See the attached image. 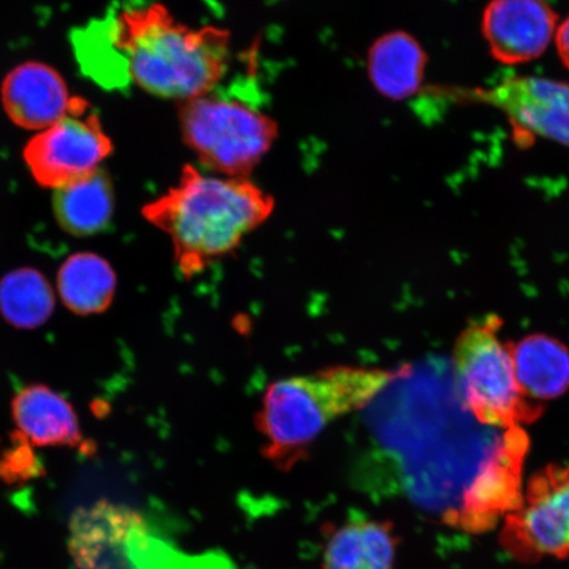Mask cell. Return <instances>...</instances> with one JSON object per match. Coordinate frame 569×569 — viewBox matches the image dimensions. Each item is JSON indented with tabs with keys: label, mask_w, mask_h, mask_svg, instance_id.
<instances>
[{
	"label": "cell",
	"mask_w": 569,
	"mask_h": 569,
	"mask_svg": "<svg viewBox=\"0 0 569 569\" xmlns=\"http://www.w3.org/2000/svg\"><path fill=\"white\" fill-rule=\"evenodd\" d=\"M78 61L107 89L137 87L180 103L217 91L231 62V33L191 27L160 3L116 6L77 31Z\"/></svg>",
	"instance_id": "cell-1"
},
{
	"label": "cell",
	"mask_w": 569,
	"mask_h": 569,
	"mask_svg": "<svg viewBox=\"0 0 569 569\" xmlns=\"http://www.w3.org/2000/svg\"><path fill=\"white\" fill-rule=\"evenodd\" d=\"M274 209V198L251 178L219 176L188 163L173 187L142 213L168 234L178 270L191 280L237 251Z\"/></svg>",
	"instance_id": "cell-2"
},
{
	"label": "cell",
	"mask_w": 569,
	"mask_h": 569,
	"mask_svg": "<svg viewBox=\"0 0 569 569\" xmlns=\"http://www.w3.org/2000/svg\"><path fill=\"white\" fill-rule=\"evenodd\" d=\"M395 377L381 368L333 366L270 383L256 415L262 455L289 471L332 423L367 409Z\"/></svg>",
	"instance_id": "cell-3"
},
{
	"label": "cell",
	"mask_w": 569,
	"mask_h": 569,
	"mask_svg": "<svg viewBox=\"0 0 569 569\" xmlns=\"http://www.w3.org/2000/svg\"><path fill=\"white\" fill-rule=\"evenodd\" d=\"M502 320L487 317L461 331L453 346L455 391L476 422L507 431L531 423L543 408L519 387L510 343L502 341Z\"/></svg>",
	"instance_id": "cell-4"
},
{
	"label": "cell",
	"mask_w": 569,
	"mask_h": 569,
	"mask_svg": "<svg viewBox=\"0 0 569 569\" xmlns=\"http://www.w3.org/2000/svg\"><path fill=\"white\" fill-rule=\"evenodd\" d=\"M178 122L198 167L234 178H251L280 131L276 120L258 107L216 91L180 103Z\"/></svg>",
	"instance_id": "cell-5"
},
{
	"label": "cell",
	"mask_w": 569,
	"mask_h": 569,
	"mask_svg": "<svg viewBox=\"0 0 569 569\" xmlns=\"http://www.w3.org/2000/svg\"><path fill=\"white\" fill-rule=\"evenodd\" d=\"M112 151L94 110L74 97L67 116L36 134L23 156L36 182L57 190L94 173Z\"/></svg>",
	"instance_id": "cell-6"
},
{
	"label": "cell",
	"mask_w": 569,
	"mask_h": 569,
	"mask_svg": "<svg viewBox=\"0 0 569 569\" xmlns=\"http://www.w3.org/2000/svg\"><path fill=\"white\" fill-rule=\"evenodd\" d=\"M503 546L517 559L569 555V465L547 466L533 475L521 502L505 517Z\"/></svg>",
	"instance_id": "cell-7"
},
{
	"label": "cell",
	"mask_w": 569,
	"mask_h": 569,
	"mask_svg": "<svg viewBox=\"0 0 569 569\" xmlns=\"http://www.w3.org/2000/svg\"><path fill=\"white\" fill-rule=\"evenodd\" d=\"M453 102L492 106L508 117L517 134L550 139L569 147V83L513 77L489 89H445Z\"/></svg>",
	"instance_id": "cell-8"
},
{
	"label": "cell",
	"mask_w": 569,
	"mask_h": 569,
	"mask_svg": "<svg viewBox=\"0 0 569 569\" xmlns=\"http://www.w3.org/2000/svg\"><path fill=\"white\" fill-rule=\"evenodd\" d=\"M557 21L545 0H492L483 12L482 32L495 59L516 66L545 53Z\"/></svg>",
	"instance_id": "cell-9"
},
{
	"label": "cell",
	"mask_w": 569,
	"mask_h": 569,
	"mask_svg": "<svg viewBox=\"0 0 569 569\" xmlns=\"http://www.w3.org/2000/svg\"><path fill=\"white\" fill-rule=\"evenodd\" d=\"M0 92L4 111L13 123L40 131L66 117L74 98L59 71L40 62L13 69Z\"/></svg>",
	"instance_id": "cell-10"
},
{
	"label": "cell",
	"mask_w": 569,
	"mask_h": 569,
	"mask_svg": "<svg viewBox=\"0 0 569 569\" xmlns=\"http://www.w3.org/2000/svg\"><path fill=\"white\" fill-rule=\"evenodd\" d=\"M400 537L393 525L351 519L325 529L322 569H396Z\"/></svg>",
	"instance_id": "cell-11"
},
{
	"label": "cell",
	"mask_w": 569,
	"mask_h": 569,
	"mask_svg": "<svg viewBox=\"0 0 569 569\" xmlns=\"http://www.w3.org/2000/svg\"><path fill=\"white\" fill-rule=\"evenodd\" d=\"M141 519L133 511L109 502L78 510L71 523L70 551L84 569H106V558L127 546Z\"/></svg>",
	"instance_id": "cell-12"
},
{
	"label": "cell",
	"mask_w": 569,
	"mask_h": 569,
	"mask_svg": "<svg viewBox=\"0 0 569 569\" xmlns=\"http://www.w3.org/2000/svg\"><path fill=\"white\" fill-rule=\"evenodd\" d=\"M517 380L531 401H549L569 389V350L560 340L540 336L510 343Z\"/></svg>",
	"instance_id": "cell-13"
},
{
	"label": "cell",
	"mask_w": 569,
	"mask_h": 569,
	"mask_svg": "<svg viewBox=\"0 0 569 569\" xmlns=\"http://www.w3.org/2000/svg\"><path fill=\"white\" fill-rule=\"evenodd\" d=\"M426 62V53L412 36L390 32L369 49L368 74L381 96L401 101L421 88Z\"/></svg>",
	"instance_id": "cell-14"
},
{
	"label": "cell",
	"mask_w": 569,
	"mask_h": 569,
	"mask_svg": "<svg viewBox=\"0 0 569 569\" xmlns=\"http://www.w3.org/2000/svg\"><path fill=\"white\" fill-rule=\"evenodd\" d=\"M53 210L57 222L76 237L101 232L113 212V189L104 170L80 178L56 190Z\"/></svg>",
	"instance_id": "cell-15"
},
{
	"label": "cell",
	"mask_w": 569,
	"mask_h": 569,
	"mask_svg": "<svg viewBox=\"0 0 569 569\" xmlns=\"http://www.w3.org/2000/svg\"><path fill=\"white\" fill-rule=\"evenodd\" d=\"M13 417L33 443L68 445L78 438V425L70 405L52 390L32 387L13 401Z\"/></svg>",
	"instance_id": "cell-16"
},
{
	"label": "cell",
	"mask_w": 569,
	"mask_h": 569,
	"mask_svg": "<svg viewBox=\"0 0 569 569\" xmlns=\"http://www.w3.org/2000/svg\"><path fill=\"white\" fill-rule=\"evenodd\" d=\"M59 289L68 308L78 315H92L110 305L116 291V276L99 256L80 253L62 266Z\"/></svg>",
	"instance_id": "cell-17"
},
{
	"label": "cell",
	"mask_w": 569,
	"mask_h": 569,
	"mask_svg": "<svg viewBox=\"0 0 569 569\" xmlns=\"http://www.w3.org/2000/svg\"><path fill=\"white\" fill-rule=\"evenodd\" d=\"M53 303L51 287L34 270H18L0 283V310L13 326L31 329L44 323Z\"/></svg>",
	"instance_id": "cell-18"
},
{
	"label": "cell",
	"mask_w": 569,
	"mask_h": 569,
	"mask_svg": "<svg viewBox=\"0 0 569 569\" xmlns=\"http://www.w3.org/2000/svg\"><path fill=\"white\" fill-rule=\"evenodd\" d=\"M557 46L561 61L569 69V18L559 27Z\"/></svg>",
	"instance_id": "cell-19"
}]
</instances>
